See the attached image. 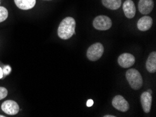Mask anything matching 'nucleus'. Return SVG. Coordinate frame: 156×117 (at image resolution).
Segmentation results:
<instances>
[{"label":"nucleus","instance_id":"nucleus-7","mask_svg":"<svg viewBox=\"0 0 156 117\" xmlns=\"http://www.w3.org/2000/svg\"><path fill=\"white\" fill-rule=\"evenodd\" d=\"M112 104L113 107L120 112H127L129 109V103L121 95H116L113 98Z\"/></svg>","mask_w":156,"mask_h":117},{"label":"nucleus","instance_id":"nucleus-4","mask_svg":"<svg viewBox=\"0 0 156 117\" xmlns=\"http://www.w3.org/2000/svg\"><path fill=\"white\" fill-rule=\"evenodd\" d=\"M112 25V20L106 16H98L93 20L94 27L98 30H107Z\"/></svg>","mask_w":156,"mask_h":117},{"label":"nucleus","instance_id":"nucleus-17","mask_svg":"<svg viewBox=\"0 0 156 117\" xmlns=\"http://www.w3.org/2000/svg\"><path fill=\"white\" fill-rule=\"evenodd\" d=\"M2 71H3V75L6 76L10 74V72L11 71V68L9 65L4 66V68L2 69Z\"/></svg>","mask_w":156,"mask_h":117},{"label":"nucleus","instance_id":"nucleus-13","mask_svg":"<svg viewBox=\"0 0 156 117\" xmlns=\"http://www.w3.org/2000/svg\"><path fill=\"white\" fill-rule=\"evenodd\" d=\"M16 5L23 10L32 9L36 4V0H14Z\"/></svg>","mask_w":156,"mask_h":117},{"label":"nucleus","instance_id":"nucleus-11","mask_svg":"<svg viewBox=\"0 0 156 117\" xmlns=\"http://www.w3.org/2000/svg\"><path fill=\"white\" fill-rule=\"evenodd\" d=\"M153 20L150 16H145L144 17L141 18L138 20L137 23V27L138 29L142 32H145L150 29L152 26Z\"/></svg>","mask_w":156,"mask_h":117},{"label":"nucleus","instance_id":"nucleus-15","mask_svg":"<svg viewBox=\"0 0 156 117\" xmlns=\"http://www.w3.org/2000/svg\"><path fill=\"white\" fill-rule=\"evenodd\" d=\"M8 11L4 6H0V23L6 20L8 18Z\"/></svg>","mask_w":156,"mask_h":117},{"label":"nucleus","instance_id":"nucleus-1","mask_svg":"<svg viewBox=\"0 0 156 117\" xmlns=\"http://www.w3.org/2000/svg\"><path fill=\"white\" fill-rule=\"evenodd\" d=\"M76 21L72 17H67L60 23L58 30L59 37L62 39H69L75 35Z\"/></svg>","mask_w":156,"mask_h":117},{"label":"nucleus","instance_id":"nucleus-16","mask_svg":"<svg viewBox=\"0 0 156 117\" xmlns=\"http://www.w3.org/2000/svg\"><path fill=\"white\" fill-rule=\"evenodd\" d=\"M8 95V90L6 88L0 87V100L5 98Z\"/></svg>","mask_w":156,"mask_h":117},{"label":"nucleus","instance_id":"nucleus-19","mask_svg":"<svg viewBox=\"0 0 156 117\" xmlns=\"http://www.w3.org/2000/svg\"><path fill=\"white\" fill-rule=\"evenodd\" d=\"M3 71H2V68H0V79H2V77H3Z\"/></svg>","mask_w":156,"mask_h":117},{"label":"nucleus","instance_id":"nucleus-20","mask_svg":"<svg viewBox=\"0 0 156 117\" xmlns=\"http://www.w3.org/2000/svg\"><path fill=\"white\" fill-rule=\"evenodd\" d=\"M105 117H115V116H112V115H106L104 116Z\"/></svg>","mask_w":156,"mask_h":117},{"label":"nucleus","instance_id":"nucleus-22","mask_svg":"<svg viewBox=\"0 0 156 117\" xmlns=\"http://www.w3.org/2000/svg\"><path fill=\"white\" fill-rule=\"evenodd\" d=\"M0 117H4V116H2V115H0Z\"/></svg>","mask_w":156,"mask_h":117},{"label":"nucleus","instance_id":"nucleus-5","mask_svg":"<svg viewBox=\"0 0 156 117\" xmlns=\"http://www.w3.org/2000/svg\"><path fill=\"white\" fill-rule=\"evenodd\" d=\"M2 109L9 115H15L19 112V106L13 100H6L2 104Z\"/></svg>","mask_w":156,"mask_h":117},{"label":"nucleus","instance_id":"nucleus-12","mask_svg":"<svg viewBox=\"0 0 156 117\" xmlns=\"http://www.w3.org/2000/svg\"><path fill=\"white\" fill-rule=\"evenodd\" d=\"M146 68L150 73H155L156 71V53L153 51L151 53L146 60Z\"/></svg>","mask_w":156,"mask_h":117},{"label":"nucleus","instance_id":"nucleus-3","mask_svg":"<svg viewBox=\"0 0 156 117\" xmlns=\"http://www.w3.org/2000/svg\"><path fill=\"white\" fill-rule=\"evenodd\" d=\"M104 53V46L101 43H95L88 48L87 57L90 60L96 61L100 59Z\"/></svg>","mask_w":156,"mask_h":117},{"label":"nucleus","instance_id":"nucleus-10","mask_svg":"<svg viewBox=\"0 0 156 117\" xmlns=\"http://www.w3.org/2000/svg\"><path fill=\"white\" fill-rule=\"evenodd\" d=\"M122 9L125 16L128 18H132L135 16L136 8L132 0H126L122 5Z\"/></svg>","mask_w":156,"mask_h":117},{"label":"nucleus","instance_id":"nucleus-14","mask_svg":"<svg viewBox=\"0 0 156 117\" xmlns=\"http://www.w3.org/2000/svg\"><path fill=\"white\" fill-rule=\"evenodd\" d=\"M102 4L106 8L116 10L121 6V0H101Z\"/></svg>","mask_w":156,"mask_h":117},{"label":"nucleus","instance_id":"nucleus-9","mask_svg":"<svg viewBox=\"0 0 156 117\" xmlns=\"http://www.w3.org/2000/svg\"><path fill=\"white\" fill-rule=\"evenodd\" d=\"M141 103L145 113H148L152 104V95L148 92H144L141 95Z\"/></svg>","mask_w":156,"mask_h":117},{"label":"nucleus","instance_id":"nucleus-21","mask_svg":"<svg viewBox=\"0 0 156 117\" xmlns=\"http://www.w3.org/2000/svg\"><path fill=\"white\" fill-rule=\"evenodd\" d=\"M147 92H148V93H150V94H152V90H150V89H149V90H148Z\"/></svg>","mask_w":156,"mask_h":117},{"label":"nucleus","instance_id":"nucleus-18","mask_svg":"<svg viewBox=\"0 0 156 117\" xmlns=\"http://www.w3.org/2000/svg\"><path fill=\"white\" fill-rule=\"evenodd\" d=\"M93 104H94V101H93V100H92V99H89V100L87 101V103H86L87 107H91V106H93Z\"/></svg>","mask_w":156,"mask_h":117},{"label":"nucleus","instance_id":"nucleus-8","mask_svg":"<svg viewBox=\"0 0 156 117\" xmlns=\"http://www.w3.org/2000/svg\"><path fill=\"white\" fill-rule=\"evenodd\" d=\"M138 6L139 11L141 13L147 15L152 11L154 4L153 0H139Z\"/></svg>","mask_w":156,"mask_h":117},{"label":"nucleus","instance_id":"nucleus-6","mask_svg":"<svg viewBox=\"0 0 156 117\" xmlns=\"http://www.w3.org/2000/svg\"><path fill=\"white\" fill-rule=\"evenodd\" d=\"M118 63L122 68H129L135 63V58H134L133 55L130 53H122L119 57Z\"/></svg>","mask_w":156,"mask_h":117},{"label":"nucleus","instance_id":"nucleus-2","mask_svg":"<svg viewBox=\"0 0 156 117\" xmlns=\"http://www.w3.org/2000/svg\"><path fill=\"white\" fill-rule=\"evenodd\" d=\"M126 79L130 86L134 90H139L143 85V79L140 73L135 69H129L127 71Z\"/></svg>","mask_w":156,"mask_h":117}]
</instances>
